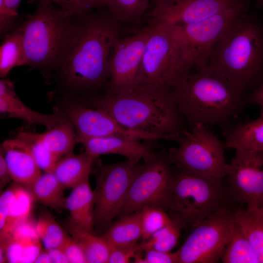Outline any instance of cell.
<instances>
[{"label":"cell","instance_id":"obj_11","mask_svg":"<svg viewBox=\"0 0 263 263\" xmlns=\"http://www.w3.org/2000/svg\"><path fill=\"white\" fill-rule=\"evenodd\" d=\"M140 163L131 183L120 218L144 207L159 206L172 182L174 168L167 151H152Z\"/></svg>","mask_w":263,"mask_h":263},{"label":"cell","instance_id":"obj_18","mask_svg":"<svg viewBox=\"0 0 263 263\" xmlns=\"http://www.w3.org/2000/svg\"><path fill=\"white\" fill-rule=\"evenodd\" d=\"M36 229V222L30 217L15 227L0 246L5 250L7 263H31L42 250Z\"/></svg>","mask_w":263,"mask_h":263},{"label":"cell","instance_id":"obj_17","mask_svg":"<svg viewBox=\"0 0 263 263\" xmlns=\"http://www.w3.org/2000/svg\"><path fill=\"white\" fill-rule=\"evenodd\" d=\"M30 189L15 182L0 197V240L30 217L34 201Z\"/></svg>","mask_w":263,"mask_h":263},{"label":"cell","instance_id":"obj_36","mask_svg":"<svg viewBox=\"0 0 263 263\" xmlns=\"http://www.w3.org/2000/svg\"><path fill=\"white\" fill-rule=\"evenodd\" d=\"M139 211L142 241L148 239L154 233L171 223L173 220L163 207L158 205H149Z\"/></svg>","mask_w":263,"mask_h":263},{"label":"cell","instance_id":"obj_43","mask_svg":"<svg viewBox=\"0 0 263 263\" xmlns=\"http://www.w3.org/2000/svg\"><path fill=\"white\" fill-rule=\"evenodd\" d=\"M247 101L258 105L263 114V81L251 91Z\"/></svg>","mask_w":263,"mask_h":263},{"label":"cell","instance_id":"obj_22","mask_svg":"<svg viewBox=\"0 0 263 263\" xmlns=\"http://www.w3.org/2000/svg\"><path fill=\"white\" fill-rule=\"evenodd\" d=\"M66 198L70 220L77 226L94 232V196L89 179L75 188Z\"/></svg>","mask_w":263,"mask_h":263},{"label":"cell","instance_id":"obj_39","mask_svg":"<svg viewBox=\"0 0 263 263\" xmlns=\"http://www.w3.org/2000/svg\"><path fill=\"white\" fill-rule=\"evenodd\" d=\"M110 246L108 263H128L140 251L139 243L136 245L129 247Z\"/></svg>","mask_w":263,"mask_h":263},{"label":"cell","instance_id":"obj_5","mask_svg":"<svg viewBox=\"0 0 263 263\" xmlns=\"http://www.w3.org/2000/svg\"><path fill=\"white\" fill-rule=\"evenodd\" d=\"M237 203L222 179H213L174 168V177L159 206L182 227L196 225Z\"/></svg>","mask_w":263,"mask_h":263},{"label":"cell","instance_id":"obj_15","mask_svg":"<svg viewBox=\"0 0 263 263\" xmlns=\"http://www.w3.org/2000/svg\"><path fill=\"white\" fill-rule=\"evenodd\" d=\"M247 0H159L149 12V25L165 27L188 25Z\"/></svg>","mask_w":263,"mask_h":263},{"label":"cell","instance_id":"obj_21","mask_svg":"<svg viewBox=\"0 0 263 263\" xmlns=\"http://www.w3.org/2000/svg\"><path fill=\"white\" fill-rule=\"evenodd\" d=\"M12 180L28 188L40 174L27 146L15 137L5 140L0 146Z\"/></svg>","mask_w":263,"mask_h":263},{"label":"cell","instance_id":"obj_23","mask_svg":"<svg viewBox=\"0 0 263 263\" xmlns=\"http://www.w3.org/2000/svg\"><path fill=\"white\" fill-rule=\"evenodd\" d=\"M226 148L252 152H263V114L252 121L241 122L225 132Z\"/></svg>","mask_w":263,"mask_h":263},{"label":"cell","instance_id":"obj_45","mask_svg":"<svg viewBox=\"0 0 263 263\" xmlns=\"http://www.w3.org/2000/svg\"><path fill=\"white\" fill-rule=\"evenodd\" d=\"M35 263H52L49 254L46 249H42L35 261Z\"/></svg>","mask_w":263,"mask_h":263},{"label":"cell","instance_id":"obj_19","mask_svg":"<svg viewBox=\"0 0 263 263\" xmlns=\"http://www.w3.org/2000/svg\"><path fill=\"white\" fill-rule=\"evenodd\" d=\"M0 113L2 118H17L29 124H39L50 129L65 119L59 112L45 114L28 107L16 93L13 82L2 78L0 80Z\"/></svg>","mask_w":263,"mask_h":263},{"label":"cell","instance_id":"obj_7","mask_svg":"<svg viewBox=\"0 0 263 263\" xmlns=\"http://www.w3.org/2000/svg\"><path fill=\"white\" fill-rule=\"evenodd\" d=\"M151 26L140 65L139 87L174 91L194 69L169 30Z\"/></svg>","mask_w":263,"mask_h":263},{"label":"cell","instance_id":"obj_32","mask_svg":"<svg viewBox=\"0 0 263 263\" xmlns=\"http://www.w3.org/2000/svg\"><path fill=\"white\" fill-rule=\"evenodd\" d=\"M221 260L223 263H259L248 240L236 222Z\"/></svg>","mask_w":263,"mask_h":263},{"label":"cell","instance_id":"obj_6","mask_svg":"<svg viewBox=\"0 0 263 263\" xmlns=\"http://www.w3.org/2000/svg\"><path fill=\"white\" fill-rule=\"evenodd\" d=\"M38 8L19 27L26 65L39 70L46 78L56 72L74 16L52 3L38 0Z\"/></svg>","mask_w":263,"mask_h":263},{"label":"cell","instance_id":"obj_14","mask_svg":"<svg viewBox=\"0 0 263 263\" xmlns=\"http://www.w3.org/2000/svg\"><path fill=\"white\" fill-rule=\"evenodd\" d=\"M151 30L152 26L149 25L133 36L119 38L111 59L104 93H125L139 87L140 65Z\"/></svg>","mask_w":263,"mask_h":263},{"label":"cell","instance_id":"obj_35","mask_svg":"<svg viewBox=\"0 0 263 263\" xmlns=\"http://www.w3.org/2000/svg\"><path fill=\"white\" fill-rule=\"evenodd\" d=\"M36 229L40 242L46 249L60 246L68 234L49 212L39 215L36 222Z\"/></svg>","mask_w":263,"mask_h":263},{"label":"cell","instance_id":"obj_4","mask_svg":"<svg viewBox=\"0 0 263 263\" xmlns=\"http://www.w3.org/2000/svg\"><path fill=\"white\" fill-rule=\"evenodd\" d=\"M173 93L183 119L191 127L198 123L225 126L245 103L243 95L208 65L194 69Z\"/></svg>","mask_w":263,"mask_h":263},{"label":"cell","instance_id":"obj_16","mask_svg":"<svg viewBox=\"0 0 263 263\" xmlns=\"http://www.w3.org/2000/svg\"><path fill=\"white\" fill-rule=\"evenodd\" d=\"M227 176L230 192L238 204L252 208L263 197V156L260 153L235 150Z\"/></svg>","mask_w":263,"mask_h":263},{"label":"cell","instance_id":"obj_46","mask_svg":"<svg viewBox=\"0 0 263 263\" xmlns=\"http://www.w3.org/2000/svg\"><path fill=\"white\" fill-rule=\"evenodd\" d=\"M249 209H252L263 213V197L258 201L252 208Z\"/></svg>","mask_w":263,"mask_h":263},{"label":"cell","instance_id":"obj_24","mask_svg":"<svg viewBox=\"0 0 263 263\" xmlns=\"http://www.w3.org/2000/svg\"><path fill=\"white\" fill-rule=\"evenodd\" d=\"M95 159L86 151L78 154L72 152L61 157L51 172L65 188H73L89 179Z\"/></svg>","mask_w":263,"mask_h":263},{"label":"cell","instance_id":"obj_28","mask_svg":"<svg viewBox=\"0 0 263 263\" xmlns=\"http://www.w3.org/2000/svg\"><path fill=\"white\" fill-rule=\"evenodd\" d=\"M233 216L248 240L259 263H263V213L237 207Z\"/></svg>","mask_w":263,"mask_h":263},{"label":"cell","instance_id":"obj_47","mask_svg":"<svg viewBox=\"0 0 263 263\" xmlns=\"http://www.w3.org/2000/svg\"><path fill=\"white\" fill-rule=\"evenodd\" d=\"M257 6L263 8V0H255Z\"/></svg>","mask_w":263,"mask_h":263},{"label":"cell","instance_id":"obj_29","mask_svg":"<svg viewBox=\"0 0 263 263\" xmlns=\"http://www.w3.org/2000/svg\"><path fill=\"white\" fill-rule=\"evenodd\" d=\"M39 136L45 147L61 158L72 153L75 145L78 143L75 129L65 119Z\"/></svg>","mask_w":263,"mask_h":263},{"label":"cell","instance_id":"obj_33","mask_svg":"<svg viewBox=\"0 0 263 263\" xmlns=\"http://www.w3.org/2000/svg\"><path fill=\"white\" fill-rule=\"evenodd\" d=\"M16 137L27 146L37 165L44 172H51L61 158L45 147L38 133L20 130L17 131Z\"/></svg>","mask_w":263,"mask_h":263},{"label":"cell","instance_id":"obj_38","mask_svg":"<svg viewBox=\"0 0 263 263\" xmlns=\"http://www.w3.org/2000/svg\"><path fill=\"white\" fill-rule=\"evenodd\" d=\"M69 263H86L84 253L77 242L69 234L60 246Z\"/></svg>","mask_w":263,"mask_h":263},{"label":"cell","instance_id":"obj_2","mask_svg":"<svg viewBox=\"0 0 263 263\" xmlns=\"http://www.w3.org/2000/svg\"><path fill=\"white\" fill-rule=\"evenodd\" d=\"M75 98L104 111L127 129L178 142L186 131L173 91L139 86L125 93H102Z\"/></svg>","mask_w":263,"mask_h":263},{"label":"cell","instance_id":"obj_37","mask_svg":"<svg viewBox=\"0 0 263 263\" xmlns=\"http://www.w3.org/2000/svg\"><path fill=\"white\" fill-rule=\"evenodd\" d=\"M50 2L75 16L85 15L103 6V0H43Z\"/></svg>","mask_w":263,"mask_h":263},{"label":"cell","instance_id":"obj_13","mask_svg":"<svg viewBox=\"0 0 263 263\" xmlns=\"http://www.w3.org/2000/svg\"><path fill=\"white\" fill-rule=\"evenodd\" d=\"M55 97L54 111L70 122L80 139L118 136L134 138L135 131L127 129L104 111L82 103L72 95L64 93Z\"/></svg>","mask_w":263,"mask_h":263},{"label":"cell","instance_id":"obj_49","mask_svg":"<svg viewBox=\"0 0 263 263\" xmlns=\"http://www.w3.org/2000/svg\"><path fill=\"white\" fill-rule=\"evenodd\" d=\"M261 153L262 154V155L263 156V152H261Z\"/></svg>","mask_w":263,"mask_h":263},{"label":"cell","instance_id":"obj_34","mask_svg":"<svg viewBox=\"0 0 263 263\" xmlns=\"http://www.w3.org/2000/svg\"><path fill=\"white\" fill-rule=\"evenodd\" d=\"M182 228L173 219L171 223L154 233L148 239L139 243L140 250L143 252L150 249L170 252L178 242Z\"/></svg>","mask_w":263,"mask_h":263},{"label":"cell","instance_id":"obj_41","mask_svg":"<svg viewBox=\"0 0 263 263\" xmlns=\"http://www.w3.org/2000/svg\"><path fill=\"white\" fill-rule=\"evenodd\" d=\"M141 263H178V253L148 249L144 251Z\"/></svg>","mask_w":263,"mask_h":263},{"label":"cell","instance_id":"obj_44","mask_svg":"<svg viewBox=\"0 0 263 263\" xmlns=\"http://www.w3.org/2000/svg\"><path fill=\"white\" fill-rule=\"evenodd\" d=\"M53 263H68V261L61 246L47 249Z\"/></svg>","mask_w":263,"mask_h":263},{"label":"cell","instance_id":"obj_31","mask_svg":"<svg viewBox=\"0 0 263 263\" xmlns=\"http://www.w3.org/2000/svg\"><path fill=\"white\" fill-rule=\"evenodd\" d=\"M22 38L19 29L5 35L0 47V76L5 78L14 67L26 65Z\"/></svg>","mask_w":263,"mask_h":263},{"label":"cell","instance_id":"obj_10","mask_svg":"<svg viewBox=\"0 0 263 263\" xmlns=\"http://www.w3.org/2000/svg\"><path fill=\"white\" fill-rule=\"evenodd\" d=\"M250 0L192 24L165 27L171 33L195 69L207 65L214 47L232 23L249 11Z\"/></svg>","mask_w":263,"mask_h":263},{"label":"cell","instance_id":"obj_1","mask_svg":"<svg viewBox=\"0 0 263 263\" xmlns=\"http://www.w3.org/2000/svg\"><path fill=\"white\" fill-rule=\"evenodd\" d=\"M119 28L108 10L74 17L56 72L66 93L85 97L105 92Z\"/></svg>","mask_w":263,"mask_h":263},{"label":"cell","instance_id":"obj_12","mask_svg":"<svg viewBox=\"0 0 263 263\" xmlns=\"http://www.w3.org/2000/svg\"><path fill=\"white\" fill-rule=\"evenodd\" d=\"M234 209L221 210L193 226L177 251L178 263H215L221 260L235 224Z\"/></svg>","mask_w":263,"mask_h":263},{"label":"cell","instance_id":"obj_20","mask_svg":"<svg viewBox=\"0 0 263 263\" xmlns=\"http://www.w3.org/2000/svg\"><path fill=\"white\" fill-rule=\"evenodd\" d=\"M78 143L83 146L87 153L95 158L102 155L118 154L128 160L140 161L152 151L139 140L118 136L80 139Z\"/></svg>","mask_w":263,"mask_h":263},{"label":"cell","instance_id":"obj_48","mask_svg":"<svg viewBox=\"0 0 263 263\" xmlns=\"http://www.w3.org/2000/svg\"><path fill=\"white\" fill-rule=\"evenodd\" d=\"M159 0H150V3H151V7H153Z\"/></svg>","mask_w":263,"mask_h":263},{"label":"cell","instance_id":"obj_25","mask_svg":"<svg viewBox=\"0 0 263 263\" xmlns=\"http://www.w3.org/2000/svg\"><path fill=\"white\" fill-rule=\"evenodd\" d=\"M102 236L111 246L136 245L142 239L139 211L118 218L111 224Z\"/></svg>","mask_w":263,"mask_h":263},{"label":"cell","instance_id":"obj_8","mask_svg":"<svg viewBox=\"0 0 263 263\" xmlns=\"http://www.w3.org/2000/svg\"><path fill=\"white\" fill-rule=\"evenodd\" d=\"M207 126L197 124L185 131L175 148L167 151L174 168L181 170L213 179L227 176L228 164L224 147Z\"/></svg>","mask_w":263,"mask_h":263},{"label":"cell","instance_id":"obj_40","mask_svg":"<svg viewBox=\"0 0 263 263\" xmlns=\"http://www.w3.org/2000/svg\"><path fill=\"white\" fill-rule=\"evenodd\" d=\"M21 0H4V12L0 16V30L1 34L8 31L14 19L18 15V9Z\"/></svg>","mask_w":263,"mask_h":263},{"label":"cell","instance_id":"obj_9","mask_svg":"<svg viewBox=\"0 0 263 263\" xmlns=\"http://www.w3.org/2000/svg\"><path fill=\"white\" fill-rule=\"evenodd\" d=\"M140 161L127 159L104 164L95 159L92 172L95 178L94 230L105 232L117 217Z\"/></svg>","mask_w":263,"mask_h":263},{"label":"cell","instance_id":"obj_3","mask_svg":"<svg viewBox=\"0 0 263 263\" xmlns=\"http://www.w3.org/2000/svg\"><path fill=\"white\" fill-rule=\"evenodd\" d=\"M207 65L243 95L263 81V21L249 11L238 17L213 48Z\"/></svg>","mask_w":263,"mask_h":263},{"label":"cell","instance_id":"obj_42","mask_svg":"<svg viewBox=\"0 0 263 263\" xmlns=\"http://www.w3.org/2000/svg\"><path fill=\"white\" fill-rule=\"evenodd\" d=\"M12 178L2 152H0V190L2 191Z\"/></svg>","mask_w":263,"mask_h":263},{"label":"cell","instance_id":"obj_27","mask_svg":"<svg viewBox=\"0 0 263 263\" xmlns=\"http://www.w3.org/2000/svg\"><path fill=\"white\" fill-rule=\"evenodd\" d=\"M35 200L56 211L65 209V188L52 172H44L28 187Z\"/></svg>","mask_w":263,"mask_h":263},{"label":"cell","instance_id":"obj_30","mask_svg":"<svg viewBox=\"0 0 263 263\" xmlns=\"http://www.w3.org/2000/svg\"><path fill=\"white\" fill-rule=\"evenodd\" d=\"M103 7L120 25L138 26L150 6V0H103Z\"/></svg>","mask_w":263,"mask_h":263},{"label":"cell","instance_id":"obj_26","mask_svg":"<svg viewBox=\"0 0 263 263\" xmlns=\"http://www.w3.org/2000/svg\"><path fill=\"white\" fill-rule=\"evenodd\" d=\"M68 233L79 244L88 263H108L110 246L101 236L82 229L68 220L65 223Z\"/></svg>","mask_w":263,"mask_h":263}]
</instances>
